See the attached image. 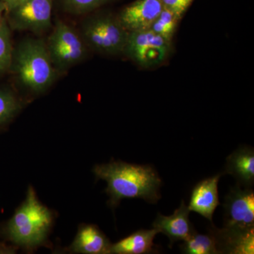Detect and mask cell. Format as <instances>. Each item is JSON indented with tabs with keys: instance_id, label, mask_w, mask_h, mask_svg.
<instances>
[{
	"instance_id": "cell-1",
	"label": "cell",
	"mask_w": 254,
	"mask_h": 254,
	"mask_svg": "<svg viewBox=\"0 0 254 254\" xmlns=\"http://www.w3.org/2000/svg\"><path fill=\"white\" fill-rule=\"evenodd\" d=\"M93 171L97 180L108 184L105 192L110 208H116L125 198H141L153 204L161 198L162 180L150 165L111 161L95 165Z\"/></svg>"
},
{
	"instance_id": "cell-2",
	"label": "cell",
	"mask_w": 254,
	"mask_h": 254,
	"mask_svg": "<svg viewBox=\"0 0 254 254\" xmlns=\"http://www.w3.org/2000/svg\"><path fill=\"white\" fill-rule=\"evenodd\" d=\"M9 72L33 94L49 89L59 75L50 60L46 42L31 38H25L13 48Z\"/></svg>"
},
{
	"instance_id": "cell-3",
	"label": "cell",
	"mask_w": 254,
	"mask_h": 254,
	"mask_svg": "<svg viewBox=\"0 0 254 254\" xmlns=\"http://www.w3.org/2000/svg\"><path fill=\"white\" fill-rule=\"evenodd\" d=\"M53 222V211L40 202L30 186L24 201L5 225L4 235L14 246L33 252L46 245Z\"/></svg>"
},
{
	"instance_id": "cell-4",
	"label": "cell",
	"mask_w": 254,
	"mask_h": 254,
	"mask_svg": "<svg viewBox=\"0 0 254 254\" xmlns=\"http://www.w3.org/2000/svg\"><path fill=\"white\" fill-rule=\"evenodd\" d=\"M78 32L88 48L108 55L123 53L128 35L118 16L108 13L86 16L81 21Z\"/></svg>"
},
{
	"instance_id": "cell-5",
	"label": "cell",
	"mask_w": 254,
	"mask_h": 254,
	"mask_svg": "<svg viewBox=\"0 0 254 254\" xmlns=\"http://www.w3.org/2000/svg\"><path fill=\"white\" fill-rule=\"evenodd\" d=\"M46 43L50 60L59 75L81 63L88 54V47L79 32L62 20H55Z\"/></svg>"
},
{
	"instance_id": "cell-6",
	"label": "cell",
	"mask_w": 254,
	"mask_h": 254,
	"mask_svg": "<svg viewBox=\"0 0 254 254\" xmlns=\"http://www.w3.org/2000/svg\"><path fill=\"white\" fill-rule=\"evenodd\" d=\"M54 0H26L6 10L4 17L10 29L42 35L53 28Z\"/></svg>"
},
{
	"instance_id": "cell-7",
	"label": "cell",
	"mask_w": 254,
	"mask_h": 254,
	"mask_svg": "<svg viewBox=\"0 0 254 254\" xmlns=\"http://www.w3.org/2000/svg\"><path fill=\"white\" fill-rule=\"evenodd\" d=\"M170 43L152 29L128 32L123 53L143 67L163 63L170 53Z\"/></svg>"
},
{
	"instance_id": "cell-8",
	"label": "cell",
	"mask_w": 254,
	"mask_h": 254,
	"mask_svg": "<svg viewBox=\"0 0 254 254\" xmlns=\"http://www.w3.org/2000/svg\"><path fill=\"white\" fill-rule=\"evenodd\" d=\"M225 226L254 228V192L252 187L236 186L225 196Z\"/></svg>"
},
{
	"instance_id": "cell-9",
	"label": "cell",
	"mask_w": 254,
	"mask_h": 254,
	"mask_svg": "<svg viewBox=\"0 0 254 254\" xmlns=\"http://www.w3.org/2000/svg\"><path fill=\"white\" fill-rule=\"evenodd\" d=\"M208 230L215 240L219 254H254V228L225 226L220 229L212 222Z\"/></svg>"
},
{
	"instance_id": "cell-10",
	"label": "cell",
	"mask_w": 254,
	"mask_h": 254,
	"mask_svg": "<svg viewBox=\"0 0 254 254\" xmlns=\"http://www.w3.org/2000/svg\"><path fill=\"white\" fill-rule=\"evenodd\" d=\"M163 9L162 0H136L124 8L118 18L128 32L150 29Z\"/></svg>"
},
{
	"instance_id": "cell-11",
	"label": "cell",
	"mask_w": 254,
	"mask_h": 254,
	"mask_svg": "<svg viewBox=\"0 0 254 254\" xmlns=\"http://www.w3.org/2000/svg\"><path fill=\"white\" fill-rule=\"evenodd\" d=\"M190 212L185 200H182L181 205L173 215L165 216L158 214L153 223V228L168 237L170 247L178 241L187 240L195 231L189 218Z\"/></svg>"
},
{
	"instance_id": "cell-12",
	"label": "cell",
	"mask_w": 254,
	"mask_h": 254,
	"mask_svg": "<svg viewBox=\"0 0 254 254\" xmlns=\"http://www.w3.org/2000/svg\"><path fill=\"white\" fill-rule=\"evenodd\" d=\"M222 175L220 173L198 182L193 187L190 195L189 210L199 214L211 222L215 209L220 205L218 182Z\"/></svg>"
},
{
	"instance_id": "cell-13",
	"label": "cell",
	"mask_w": 254,
	"mask_h": 254,
	"mask_svg": "<svg viewBox=\"0 0 254 254\" xmlns=\"http://www.w3.org/2000/svg\"><path fill=\"white\" fill-rule=\"evenodd\" d=\"M112 243L98 226L82 224L72 244L68 247L70 253L110 254Z\"/></svg>"
},
{
	"instance_id": "cell-14",
	"label": "cell",
	"mask_w": 254,
	"mask_h": 254,
	"mask_svg": "<svg viewBox=\"0 0 254 254\" xmlns=\"http://www.w3.org/2000/svg\"><path fill=\"white\" fill-rule=\"evenodd\" d=\"M222 175H232L242 187H252L254 184V150L243 145L232 152L226 159Z\"/></svg>"
},
{
	"instance_id": "cell-15",
	"label": "cell",
	"mask_w": 254,
	"mask_h": 254,
	"mask_svg": "<svg viewBox=\"0 0 254 254\" xmlns=\"http://www.w3.org/2000/svg\"><path fill=\"white\" fill-rule=\"evenodd\" d=\"M159 233L155 229L139 230L112 244L110 254H147L156 253L153 240Z\"/></svg>"
},
{
	"instance_id": "cell-16",
	"label": "cell",
	"mask_w": 254,
	"mask_h": 254,
	"mask_svg": "<svg viewBox=\"0 0 254 254\" xmlns=\"http://www.w3.org/2000/svg\"><path fill=\"white\" fill-rule=\"evenodd\" d=\"M182 254H219L215 240L211 234L208 235L193 232L184 243L180 245Z\"/></svg>"
},
{
	"instance_id": "cell-17",
	"label": "cell",
	"mask_w": 254,
	"mask_h": 254,
	"mask_svg": "<svg viewBox=\"0 0 254 254\" xmlns=\"http://www.w3.org/2000/svg\"><path fill=\"white\" fill-rule=\"evenodd\" d=\"M23 103L12 90L0 87V127L8 125L22 109Z\"/></svg>"
},
{
	"instance_id": "cell-18",
	"label": "cell",
	"mask_w": 254,
	"mask_h": 254,
	"mask_svg": "<svg viewBox=\"0 0 254 254\" xmlns=\"http://www.w3.org/2000/svg\"><path fill=\"white\" fill-rule=\"evenodd\" d=\"M11 30L4 17L0 26V76L9 72L12 58L13 46Z\"/></svg>"
},
{
	"instance_id": "cell-19",
	"label": "cell",
	"mask_w": 254,
	"mask_h": 254,
	"mask_svg": "<svg viewBox=\"0 0 254 254\" xmlns=\"http://www.w3.org/2000/svg\"><path fill=\"white\" fill-rule=\"evenodd\" d=\"M115 0H59L65 12L76 16L91 14L101 6Z\"/></svg>"
},
{
	"instance_id": "cell-20",
	"label": "cell",
	"mask_w": 254,
	"mask_h": 254,
	"mask_svg": "<svg viewBox=\"0 0 254 254\" xmlns=\"http://www.w3.org/2000/svg\"><path fill=\"white\" fill-rule=\"evenodd\" d=\"M179 19L180 18L171 11L163 7L150 29L170 43L176 31Z\"/></svg>"
},
{
	"instance_id": "cell-21",
	"label": "cell",
	"mask_w": 254,
	"mask_h": 254,
	"mask_svg": "<svg viewBox=\"0 0 254 254\" xmlns=\"http://www.w3.org/2000/svg\"><path fill=\"white\" fill-rule=\"evenodd\" d=\"M193 0H162L163 7L174 13L179 18L182 17Z\"/></svg>"
},
{
	"instance_id": "cell-22",
	"label": "cell",
	"mask_w": 254,
	"mask_h": 254,
	"mask_svg": "<svg viewBox=\"0 0 254 254\" xmlns=\"http://www.w3.org/2000/svg\"><path fill=\"white\" fill-rule=\"evenodd\" d=\"M5 5V11L12 8L13 6H16L26 0H2Z\"/></svg>"
},
{
	"instance_id": "cell-23",
	"label": "cell",
	"mask_w": 254,
	"mask_h": 254,
	"mask_svg": "<svg viewBox=\"0 0 254 254\" xmlns=\"http://www.w3.org/2000/svg\"><path fill=\"white\" fill-rule=\"evenodd\" d=\"M5 5L2 0H0V26L2 23L3 19L4 17Z\"/></svg>"
}]
</instances>
